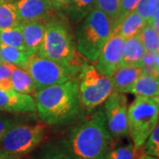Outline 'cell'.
Listing matches in <instances>:
<instances>
[{"instance_id":"6da1fadb","label":"cell","mask_w":159,"mask_h":159,"mask_svg":"<svg viewBox=\"0 0 159 159\" xmlns=\"http://www.w3.org/2000/svg\"><path fill=\"white\" fill-rule=\"evenodd\" d=\"M113 142L103 109H97L70 131L63 144L72 159H104Z\"/></svg>"},{"instance_id":"7a4b0ae2","label":"cell","mask_w":159,"mask_h":159,"mask_svg":"<svg viewBox=\"0 0 159 159\" xmlns=\"http://www.w3.org/2000/svg\"><path fill=\"white\" fill-rule=\"evenodd\" d=\"M36 112L48 125H61L74 120L81 111L77 77L61 84L38 89L34 94Z\"/></svg>"},{"instance_id":"3957f363","label":"cell","mask_w":159,"mask_h":159,"mask_svg":"<svg viewBox=\"0 0 159 159\" xmlns=\"http://www.w3.org/2000/svg\"><path fill=\"white\" fill-rule=\"evenodd\" d=\"M36 54L78 70L84 62L68 27L57 14L45 21L43 39Z\"/></svg>"},{"instance_id":"277c9868","label":"cell","mask_w":159,"mask_h":159,"mask_svg":"<svg viewBox=\"0 0 159 159\" xmlns=\"http://www.w3.org/2000/svg\"><path fill=\"white\" fill-rule=\"evenodd\" d=\"M112 32L111 20L95 7L76 29L77 51L85 59L95 63Z\"/></svg>"},{"instance_id":"5b68a950","label":"cell","mask_w":159,"mask_h":159,"mask_svg":"<svg viewBox=\"0 0 159 159\" xmlns=\"http://www.w3.org/2000/svg\"><path fill=\"white\" fill-rule=\"evenodd\" d=\"M159 123V109L154 98L136 96L127 109L128 134L135 151L143 147Z\"/></svg>"},{"instance_id":"8992f818","label":"cell","mask_w":159,"mask_h":159,"mask_svg":"<svg viewBox=\"0 0 159 159\" xmlns=\"http://www.w3.org/2000/svg\"><path fill=\"white\" fill-rule=\"evenodd\" d=\"M77 81L80 102L87 111L100 106L114 91L111 77L100 74L93 63L87 59L80 66Z\"/></svg>"},{"instance_id":"52a82bcc","label":"cell","mask_w":159,"mask_h":159,"mask_svg":"<svg viewBox=\"0 0 159 159\" xmlns=\"http://www.w3.org/2000/svg\"><path fill=\"white\" fill-rule=\"evenodd\" d=\"M43 121L22 123L17 121L0 141V148L9 155L22 158L44 141L47 126Z\"/></svg>"},{"instance_id":"ba28073f","label":"cell","mask_w":159,"mask_h":159,"mask_svg":"<svg viewBox=\"0 0 159 159\" xmlns=\"http://www.w3.org/2000/svg\"><path fill=\"white\" fill-rule=\"evenodd\" d=\"M25 70L32 77L37 90L75 79L80 72L78 69L41 57L36 53L29 58Z\"/></svg>"},{"instance_id":"9c48e42d","label":"cell","mask_w":159,"mask_h":159,"mask_svg":"<svg viewBox=\"0 0 159 159\" xmlns=\"http://www.w3.org/2000/svg\"><path fill=\"white\" fill-rule=\"evenodd\" d=\"M103 113L106 125L113 140H120L128 135L127 98L125 94L113 92L103 102Z\"/></svg>"},{"instance_id":"30bf717a","label":"cell","mask_w":159,"mask_h":159,"mask_svg":"<svg viewBox=\"0 0 159 159\" xmlns=\"http://www.w3.org/2000/svg\"><path fill=\"white\" fill-rule=\"evenodd\" d=\"M125 38L112 33L96 61V68L105 76H111L123 62Z\"/></svg>"},{"instance_id":"8fae6325","label":"cell","mask_w":159,"mask_h":159,"mask_svg":"<svg viewBox=\"0 0 159 159\" xmlns=\"http://www.w3.org/2000/svg\"><path fill=\"white\" fill-rule=\"evenodd\" d=\"M0 111L11 114H30L36 112L34 97L19 93L14 89H0Z\"/></svg>"},{"instance_id":"7c38bea8","label":"cell","mask_w":159,"mask_h":159,"mask_svg":"<svg viewBox=\"0 0 159 159\" xmlns=\"http://www.w3.org/2000/svg\"><path fill=\"white\" fill-rule=\"evenodd\" d=\"M13 3L20 22L30 20L45 22L56 13L48 0H17Z\"/></svg>"},{"instance_id":"4fadbf2b","label":"cell","mask_w":159,"mask_h":159,"mask_svg":"<svg viewBox=\"0 0 159 159\" xmlns=\"http://www.w3.org/2000/svg\"><path fill=\"white\" fill-rule=\"evenodd\" d=\"M142 74V69L136 66L121 64L111 77L113 83V92L126 94L131 89L138 77Z\"/></svg>"},{"instance_id":"5bb4252c","label":"cell","mask_w":159,"mask_h":159,"mask_svg":"<svg viewBox=\"0 0 159 159\" xmlns=\"http://www.w3.org/2000/svg\"><path fill=\"white\" fill-rule=\"evenodd\" d=\"M20 26L22 32L25 49L33 54L37 53L43 39L45 22L41 20L21 21Z\"/></svg>"},{"instance_id":"9a60e30c","label":"cell","mask_w":159,"mask_h":159,"mask_svg":"<svg viewBox=\"0 0 159 159\" xmlns=\"http://www.w3.org/2000/svg\"><path fill=\"white\" fill-rule=\"evenodd\" d=\"M130 93L135 96L155 98L159 95V76L142 73L134 82Z\"/></svg>"},{"instance_id":"2e32d148","label":"cell","mask_w":159,"mask_h":159,"mask_svg":"<svg viewBox=\"0 0 159 159\" xmlns=\"http://www.w3.org/2000/svg\"><path fill=\"white\" fill-rule=\"evenodd\" d=\"M34 54L25 49L0 44V62L25 69L29 58Z\"/></svg>"},{"instance_id":"e0dca14e","label":"cell","mask_w":159,"mask_h":159,"mask_svg":"<svg viewBox=\"0 0 159 159\" xmlns=\"http://www.w3.org/2000/svg\"><path fill=\"white\" fill-rule=\"evenodd\" d=\"M145 51L146 50L142 44L139 34L125 39L122 64L139 66L140 61L143 57Z\"/></svg>"},{"instance_id":"ac0fdd59","label":"cell","mask_w":159,"mask_h":159,"mask_svg":"<svg viewBox=\"0 0 159 159\" xmlns=\"http://www.w3.org/2000/svg\"><path fill=\"white\" fill-rule=\"evenodd\" d=\"M148 23L137 12L134 11L127 14L120 22L113 33H117L125 39L139 34Z\"/></svg>"},{"instance_id":"d6986e66","label":"cell","mask_w":159,"mask_h":159,"mask_svg":"<svg viewBox=\"0 0 159 159\" xmlns=\"http://www.w3.org/2000/svg\"><path fill=\"white\" fill-rule=\"evenodd\" d=\"M11 84L15 91L22 94H34L37 89L27 70L13 66L11 70Z\"/></svg>"},{"instance_id":"ffe728a7","label":"cell","mask_w":159,"mask_h":159,"mask_svg":"<svg viewBox=\"0 0 159 159\" xmlns=\"http://www.w3.org/2000/svg\"><path fill=\"white\" fill-rule=\"evenodd\" d=\"M96 7V0H71L66 18L74 23H80Z\"/></svg>"},{"instance_id":"44dd1931","label":"cell","mask_w":159,"mask_h":159,"mask_svg":"<svg viewBox=\"0 0 159 159\" xmlns=\"http://www.w3.org/2000/svg\"><path fill=\"white\" fill-rule=\"evenodd\" d=\"M17 9L13 2L0 0V29H9L20 25Z\"/></svg>"},{"instance_id":"7402d4cb","label":"cell","mask_w":159,"mask_h":159,"mask_svg":"<svg viewBox=\"0 0 159 159\" xmlns=\"http://www.w3.org/2000/svg\"><path fill=\"white\" fill-rule=\"evenodd\" d=\"M0 44L25 49L20 26L18 25L9 29H0Z\"/></svg>"},{"instance_id":"603a6c76","label":"cell","mask_w":159,"mask_h":159,"mask_svg":"<svg viewBox=\"0 0 159 159\" xmlns=\"http://www.w3.org/2000/svg\"><path fill=\"white\" fill-rule=\"evenodd\" d=\"M96 7L108 16L111 21L112 31H114L120 11V0H96Z\"/></svg>"},{"instance_id":"cb8c5ba5","label":"cell","mask_w":159,"mask_h":159,"mask_svg":"<svg viewBox=\"0 0 159 159\" xmlns=\"http://www.w3.org/2000/svg\"><path fill=\"white\" fill-rule=\"evenodd\" d=\"M140 37L142 40V43L145 50L147 51H151L154 53H158L159 47L157 43L158 34L155 29L147 24L139 33Z\"/></svg>"},{"instance_id":"d4e9b609","label":"cell","mask_w":159,"mask_h":159,"mask_svg":"<svg viewBox=\"0 0 159 159\" xmlns=\"http://www.w3.org/2000/svg\"><path fill=\"white\" fill-rule=\"evenodd\" d=\"M135 149L133 143L126 145L111 147L109 149L104 159H134Z\"/></svg>"},{"instance_id":"484cf974","label":"cell","mask_w":159,"mask_h":159,"mask_svg":"<svg viewBox=\"0 0 159 159\" xmlns=\"http://www.w3.org/2000/svg\"><path fill=\"white\" fill-rule=\"evenodd\" d=\"M39 159H72V157L64 144L61 143L60 145L51 144L47 146L40 156Z\"/></svg>"},{"instance_id":"4316f807","label":"cell","mask_w":159,"mask_h":159,"mask_svg":"<svg viewBox=\"0 0 159 159\" xmlns=\"http://www.w3.org/2000/svg\"><path fill=\"white\" fill-rule=\"evenodd\" d=\"M142 148L143 154L159 158V123L149 134Z\"/></svg>"},{"instance_id":"83f0119b","label":"cell","mask_w":159,"mask_h":159,"mask_svg":"<svg viewBox=\"0 0 159 159\" xmlns=\"http://www.w3.org/2000/svg\"><path fill=\"white\" fill-rule=\"evenodd\" d=\"M12 67V65L0 62V89L5 91L13 89L11 80Z\"/></svg>"},{"instance_id":"f1b7e54d","label":"cell","mask_w":159,"mask_h":159,"mask_svg":"<svg viewBox=\"0 0 159 159\" xmlns=\"http://www.w3.org/2000/svg\"><path fill=\"white\" fill-rule=\"evenodd\" d=\"M20 115L23 114H11L0 111V141L11 125L20 120Z\"/></svg>"},{"instance_id":"f546056e","label":"cell","mask_w":159,"mask_h":159,"mask_svg":"<svg viewBox=\"0 0 159 159\" xmlns=\"http://www.w3.org/2000/svg\"><path fill=\"white\" fill-rule=\"evenodd\" d=\"M156 56H157V53H154L151 51H145V53L139 64V67L142 69L143 74H152V75L157 76L156 74V71H155Z\"/></svg>"},{"instance_id":"4dcf8cb0","label":"cell","mask_w":159,"mask_h":159,"mask_svg":"<svg viewBox=\"0 0 159 159\" xmlns=\"http://www.w3.org/2000/svg\"><path fill=\"white\" fill-rule=\"evenodd\" d=\"M139 1L140 0H120V11H119V19H118L116 29L119 27V25L122 21V20L127 14H129L132 11H135V8H136ZM116 29H115V30H116Z\"/></svg>"},{"instance_id":"1f68e13d","label":"cell","mask_w":159,"mask_h":159,"mask_svg":"<svg viewBox=\"0 0 159 159\" xmlns=\"http://www.w3.org/2000/svg\"><path fill=\"white\" fill-rule=\"evenodd\" d=\"M59 17L66 18V12L71 0H48Z\"/></svg>"},{"instance_id":"d6a6232c","label":"cell","mask_w":159,"mask_h":159,"mask_svg":"<svg viewBox=\"0 0 159 159\" xmlns=\"http://www.w3.org/2000/svg\"><path fill=\"white\" fill-rule=\"evenodd\" d=\"M135 11H137L141 16H142L147 23L149 21V9H148V0H140L136 8Z\"/></svg>"},{"instance_id":"836d02e7","label":"cell","mask_w":159,"mask_h":159,"mask_svg":"<svg viewBox=\"0 0 159 159\" xmlns=\"http://www.w3.org/2000/svg\"><path fill=\"white\" fill-rule=\"evenodd\" d=\"M148 9H149V21L151 22L156 18L159 17V0H148Z\"/></svg>"},{"instance_id":"e575fe53","label":"cell","mask_w":159,"mask_h":159,"mask_svg":"<svg viewBox=\"0 0 159 159\" xmlns=\"http://www.w3.org/2000/svg\"><path fill=\"white\" fill-rule=\"evenodd\" d=\"M0 159H22L20 157H15V156H11V155H9L6 152H5L2 148H0Z\"/></svg>"},{"instance_id":"d590c367","label":"cell","mask_w":159,"mask_h":159,"mask_svg":"<svg viewBox=\"0 0 159 159\" xmlns=\"http://www.w3.org/2000/svg\"><path fill=\"white\" fill-rule=\"evenodd\" d=\"M148 25H150V26L157 32V34H159V17L156 18V19L153 20Z\"/></svg>"},{"instance_id":"8d00e7d4","label":"cell","mask_w":159,"mask_h":159,"mask_svg":"<svg viewBox=\"0 0 159 159\" xmlns=\"http://www.w3.org/2000/svg\"><path fill=\"white\" fill-rule=\"evenodd\" d=\"M155 71L156 74L159 76V52L156 56V60H155Z\"/></svg>"},{"instance_id":"74e56055","label":"cell","mask_w":159,"mask_h":159,"mask_svg":"<svg viewBox=\"0 0 159 159\" xmlns=\"http://www.w3.org/2000/svg\"><path fill=\"white\" fill-rule=\"evenodd\" d=\"M137 159H159L157 157H155L152 156H149V155H146V154H142V156H140Z\"/></svg>"},{"instance_id":"f35d334b","label":"cell","mask_w":159,"mask_h":159,"mask_svg":"<svg viewBox=\"0 0 159 159\" xmlns=\"http://www.w3.org/2000/svg\"><path fill=\"white\" fill-rule=\"evenodd\" d=\"M155 99V101L157 102V106H158V109H159V95L158 96H157V97L154 98Z\"/></svg>"},{"instance_id":"ab89813d","label":"cell","mask_w":159,"mask_h":159,"mask_svg":"<svg viewBox=\"0 0 159 159\" xmlns=\"http://www.w3.org/2000/svg\"><path fill=\"white\" fill-rule=\"evenodd\" d=\"M7 1H11V2H14V1H17V0H7Z\"/></svg>"},{"instance_id":"60d3db41","label":"cell","mask_w":159,"mask_h":159,"mask_svg":"<svg viewBox=\"0 0 159 159\" xmlns=\"http://www.w3.org/2000/svg\"><path fill=\"white\" fill-rule=\"evenodd\" d=\"M157 43H158V47H159V34H158V38H157Z\"/></svg>"}]
</instances>
